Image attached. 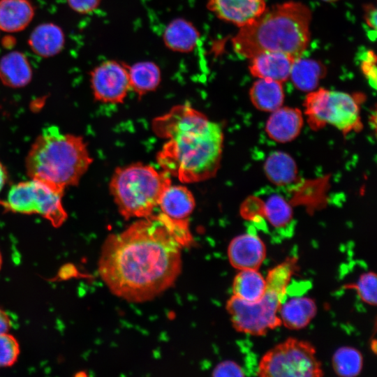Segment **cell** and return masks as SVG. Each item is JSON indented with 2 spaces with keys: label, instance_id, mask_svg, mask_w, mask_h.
<instances>
[{
  "label": "cell",
  "instance_id": "cell-10",
  "mask_svg": "<svg viewBox=\"0 0 377 377\" xmlns=\"http://www.w3.org/2000/svg\"><path fill=\"white\" fill-rule=\"evenodd\" d=\"M94 98L105 103H122L131 90L128 64L117 60L103 61L90 72Z\"/></svg>",
  "mask_w": 377,
  "mask_h": 377
},
{
  "label": "cell",
  "instance_id": "cell-13",
  "mask_svg": "<svg viewBox=\"0 0 377 377\" xmlns=\"http://www.w3.org/2000/svg\"><path fill=\"white\" fill-rule=\"evenodd\" d=\"M304 124L300 110L291 107H280L271 112L265 124L268 137L279 143H287L300 133Z\"/></svg>",
  "mask_w": 377,
  "mask_h": 377
},
{
  "label": "cell",
  "instance_id": "cell-17",
  "mask_svg": "<svg viewBox=\"0 0 377 377\" xmlns=\"http://www.w3.org/2000/svg\"><path fill=\"white\" fill-rule=\"evenodd\" d=\"M31 66L20 51H11L0 59V80L6 87L21 88L27 86L32 79Z\"/></svg>",
  "mask_w": 377,
  "mask_h": 377
},
{
  "label": "cell",
  "instance_id": "cell-33",
  "mask_svg": "<svg viewBox=\"0 0 377 377\" xmlns=\"http://www.w3.org/2000/svg\"><path fill=\"white\" fill-rule=\"evenodd\" d=\"M102 0H66L69 7L79 14H89L96 10Z\"/></svg>",
  "mask_w": 377,
  "mask_h": 377
},
{
  "label": "cell",
  "instance_id": "cell-20",
  "mask_svg": "<svg viewBox=\"0 0 377 377\" xmlns=\"http://www.w3.org/2000/svg\"><path fill=\"white\" fill-rule=\"evenodd\" d=\"M35 15L29 0H0V30L17 33L26 29Z\"/></svg>",
  "mask_w": 377,
  "mask_h": 377
},
{
  "label": "cell",
  "instance_id": "cell-21",
  "mask_svg": "<svg viewBox=\"0 0 377 377\" xmlns=\"http://www.w3.org/2000/svg\"><path fill=\"white\" fill-rule=\"evenodd\" d=\"M249 98L256 109L272 112L283 103L285 95L282 83L270 79L258 78L249 89Z\"/></svg>",
  "mask_w": 377,
  "mask_h": 377
},
{
  "label": "cell",
  "instance_id": "cell-2",
  "mask_svg": "<svg viewBox=\"0 0 377 377\" xmlns=\"http://www.w3.org/2000/svg\"><path fill=\"white\" fill-rule=\"evenodd\" d=\"M154 132L166 140L157 162L183 183L211 179L220 168L224 135L221 126L188 104L177 105L153 120Z\"/></svg>",
  "mask_w": 377,
  "mask_h": 377
},
{
  "label": "cell",
  "instance_id": "cell-6",
  "mask_svg": "<svg viewBox=\"0 0 377 377\" xmlns=\"http://www.w3.org/2000/svg\"><path fill=\"white\" fill-rule=\"evenodd\" d=\"M304 107L307 122L313 130L330 124L346 134L362 127L359 102L350 94L316 89L308 92Z\"/></svg>",
  "mask_w": 377,
  "mask_h": 377
},
{
  "label": "cell",
  "instance_id": "cell-34",
  "mask_svg": "<svg viewBox=\"0 0 377 377\" xmlns=\"http://www.w3.org/2000/svg\"><path fill=\"white\" fill-rule=\"evenodd\" d=\"M364 20L366 24L375 31L376 28V9L374 6H366L364 8Z\"/></svg>",
  "mask_w": 377,
  "mask_h": 377
},
{
  "label": "cell",
  "instance_id": "cell-26",
  "mask_svg": "<svg viewBox=\"0 0 377 377\" xmlns=\"http://www.w3.org/2000/svg\"><path fill=\"white\" fill-rule=\"evenodd\" d=\"M260 217L265 218L274 228L288 226L293 219V211L288 202L279 194H272L262 201Z\"/></svg>",
  "mask_w": 377,
  "mask_h": 377
},
{
  "label": "cell",
  "instance_id": "cell-30",
  "mask_svg": "<svg viewBox=\"0 0 377 377\" xmlns=\"http://www.w3.org/2000/svg\"><path fill=\"white\" fill-rule=\"evenodd\" d=\"M20 353L16 338L8 332L0 334V369L13 366Z\"/></svg>",
  "mask_w": 377,
  "mask_h": 377
},
{
  "label": "cell",
  "instance_id": "cell-4",
  "mask_svg": "<svg viewBox=\"0 0 377 377\" xmlns=\"http://www.w3.org/2000/svg\"><path fill=\"white\" fill-rule=\"evenodd\" d=\"M92 161L82 137L50 126L44 128L31 145L25 168L31 179L64 192L66 187L78 184Z\"/></svg>",
  "mask_w": 377,
  "mask_h": 377
},
{
  "label": "cell",
  "instance_id": "cell-19",
  "mask_svg": "<svg viewBox=\"0 0 377 377\" xmlns=\"http://www.w3.org/2000/svg\"><path fill=\"white\" fill-rule=\"evenodd\" d=\"M317 305L312 298L294 297L281 303L279 316L281 324L290 330L306 327L316 316Z\"/></svg>",
  "mask_w": 377,
  "mask_h": 377
},
{
  "label": "cell",
  "instance_id": "cell-18",
  "mask_svg": "<svg viewBox=\"0 0 377 377\" xmlns=\"http://www.w3.org/2000/svg\"><path fill=\"white\" fill-rule=\"evenodd\" d=\"M158 206L161 212L170 219L188 220L195 207V200L187 187L171 184L162 194Z\"/></svg>",
  "mask_w": 377,
  "mask_h": 377
},
{
  "label": "cell",
  "instance_id": "cell-31",
  "mask_svg": "<svg viewBox=\"0 0 377 377\" xmlns=\"http://www.w3.org/2000/svg\"><path fill=\"white\" fill-rule=\"evenodd\" d=\"M376 57L371 50L365 52L360 65L363 74L369 81V84L374 89L376 87Z\"/></svg>",
  "mask_w": 377,
  "mask_h": 377
},
{
  "label": "cell",
  "instance_id": "cell-15",
  "mask_svg": "<svg viewBox=\"0 0 377 377\" xmlns=\"http://www.w3.org/2000/svg\"><path fill=\"white\" fill-rule=\"evenodd\" d=\"M162 38L165 46L170 50L189 53L197 47L200 34L191 22L183 17H177L167 24Z\"/></svg>",
  "mask_w": 377,
  "mask_h": 377
},
{
  "label": "cell",
  "instance_id": "cell-36",
  "mask_svg": "<svg viewBox=\"0 0 377 377\" xmlns=\"http://www.w3.org/2000/svg\"><path fill=\"white\" fill-rule=\"evenodd\" d=\"M8 175L6 170L3 165L0 161V191L4 186L6 180H7Z\"/></svg>",
  "mask_w": 377,
  "mask_h": 377
},
{
  "label": "cell",
  "instance_id": "cell-8",
  "mask_svg": "<svg viewBox=\"0 0 377 377\" xmlns=\"http://www.w3.org/2000/svg\"><path fill=\"white\" fill-rule=\"evenodd\" d=\"M64 193L43 182L31 179L13 185L6 200L0 204L15 213L38 214L54 227H59L68 217L61 201Z\"/></svg>",
  "mask_w": 377,
  "mask_h": 377
},
{
  "label": "cell",
  "instance_id": "cell-37",
  "mask_svg": "<svg viewBox=\"0 0 377 377\" xmlns=\"http://www.w3.org/2000/svg\"><path fill=\"white\" fill-rule=\"evenodd\" d=\"M2 263H3V258H2L1 252L0 251V270H1V267H2Z\"/></svg>",
  "mask_w": 377,
  "mask_h": 377
},
{
  "label": "cell",
  "instance_id": "cell-7",
  "mask_svg": "<svg viewBox=\"0 0 377 377\" xmlns=\"http://www.w3.org/2000/svg\"><path fill=\"white\" fill-rule=\"evenodd\" d=\"M257 375L261 377H320L324 373L316 348L311 343L288 338L262 357Z\"/></svg>",
  "mask_w": 377,
  "mask_h": 377
},
{
  "label": "cell",
  "instance_id": "cell-29",
  "mask_svg": "<svg viewBox=\"0 0 377 377\" xmlns=\"http://www.w3.org/2000/svg\"><path fill=\"white\" fill-rule=\"evenodd\" d=\"M376 274L370 271L361 274L355 283L347 284L344 288L355 290L364 302L376 306Z\"/></svg>",
  "mask_w": 377,
  "mask_h": 377
},
{
  "label": "cell",
  "instance_id": "cell-28",
  "mask_svg": "<svg viewBox=\"0 0 377 377\" xmlns=\"http://www.w3.org/2000/svg\"><path fill=\"white\" fill-rule=\"evenodd\" d=\"M297 261L295 258H289L269 270L265 278L267 289L275 291L284 298L290 279L297 268Z\"/></svg>",
  "mask_w": 377,
  "mask_h": 377
},
{
  "label": "cell",
  "instance_id": "cell-3",
  "mask_svg": "<svg viewBox=\"0 0 377 377\" xmlns=\"http://www.w3.org/2000/svg\"><path fill=\"white\" fill-rule=\"evenodd\" d=\"M311 12L305 4L288 1L266 10L253 22L239 28L232 38L235 53L251 59L265 52L298 58L310 40Z\"/></svg>",
  "mask_w": 377,
  "mask_h": 377
},
{
  "label": "cell",
  "instance_id": "cell-38",
  "mask_svg": "<svg viewBox=\"0 0 377 377\" xmlns=\"http://www.w3.org/2000/svg\"><path fill=\"white\" fill-rule=\"evenodd\" d=\"M323 1H325V2H328V3H332V2H334V1H337L338 0H323Z\"/></svg>",
  "mask_w": 377,
  "mask_h": 377
},
{
  "label": "cell",
  "instance_id": "cell-16",
  "mask_svg": "<svg viewBox=\"0 0 377 377\" xmlns=\"http://www.w3.org/2000/svg\"><path fill=\"white\" fill-rule=\"evenodd\" d=\"M28 44L36 55L50 58L62 51L65 45V35L57 24L52 22L42 23L33 29Z\"/></svg>",
  "mask_w": 377,
  "mask_h": 377
},
{
  "label": "cell",
  "instance_id": "cell-25",
  "mask_svg": "<svg viewBox=\"0 0 377 377\" xmlns=\"http://www.w3.org/2000/svg\"><path fill=\"white\" fill-rule=\"evenodd\" d=\"M266 290L265 278L258 269L239 270L234 278L233 295L245 301H258L264 296Z\"/></svg>",
  "mask_w": 377,
  "mask_h": 377
},
{
  "label": "cell",
  "instance_id": "cell-5",
  "mask_svg": "<svg viewBox=\"0 0 377 377\" xmlns=\"http://www.w3.org/2000/svg\"><path fill=\"white\" fill-rule=\"evenodd\" d=\"M163 170L142 163L116 168L109 190L119 214L125 219H142L153 214L164 191L171 184Z\"/></svg>",
  "mask_w": 377,
  "mask_h": 377
},
{
  "label": "cell",
  "instance_id": "cell-32",
  "mask_svg": "<svg viewBox=\"0 0 377 377\" xmlns=\"http://www.w3.org/2000/svg\"><path fill=\"white\" fill-rule=\"evenodd\" d=\"M213 376H244V369L237 362L224 360L216 365L212 371Z\"/></svg>",
  "mask_w": 377,
  "mask_h": 377
},
{
  "label": "cell",
  "instance_id": "cell-9",
  "mask_svg": "<svg viewBox=\"0 0 377 377\" xmlns=\"http://www.w3.org/2000/svg\"><path fill=\"white\" fill-rule=\"evenodd\" d=\"M283 300L277 293L269 289H267L260 300L253 302L232 295L227 301L226 310L237 332L263 336L281 325L279 310Z\"/></svg>",
  "mask_w": 377,
  "mask_h": 377
},
{
  "label": "cell",
  "instance_id": "cell-27",
  "mask_svg": "<svg viewBox=\"0 0 377 377\" xmlns=\"http://www.w3.org/2000/svg\"><path fill=\"white\" fill-rule=\"evenodd\" d=\"M332 364L337 375L341 377H355L362 371L363 357L357 348L342 346L334 353Z\"/></svg>",
  "mask_w": 377,
  "mask_h": 377
},
{
  "label": "cell",
  "instance_id": "cell-1",
  "mask_svg": "<svg viewBox=\"0 0 377 377\" xmlns=\"http://www.w3.org/2000/svg\"><path fill=\"white\" fill-rule=\"evenodd\" d=\"M188 220L162 212L139 219L104 241L98 272L110 292L145 302L172 287L182 272V250L192 242Z\"/></svg>",
  "mask_w": 377,
  "mask_h": 377
},
{
  "label": "cell",
  "instance_id": "cell-22",
  "mask_svg": "<svg viewBox=\"0 0 377 377\" xmlns=\"http://www.w3.org/2000/svg\"><path fill=\"white\" fill-rule=\"evenodd\" d=\"M131 90L139 97L155 91L161 82V71L151 61H142L128 65Z\"/></svg>",
  "mask_w": 377,
  "mask_h": 377
},
{
  "label": "cell",
  "instance_id": "cell-24",
  "mask_svg": "<svg viewBox=\"0 0 377 377\" xmlns=\"http://www.w3.org/2000/svg\"><path fill=\"white\" fill-rule=\"evenodd\" d=\"M268 180L276 186H286L295 182L298 169L294 158L288 154L276 151L270 154L264 163Z\"/></svg>",
  "mask_w": 377,
  "mask_h": 377
},
{
  "label": "cell",
  "instance_id": "cell-23",
  "mask_svg": "<svg viewBox=\"0 0 377 377\" xmlns=\"http://www.w3.org/2000/svg\"><path fill=\"white\" fill-rule=\"evenodd\" d=\"M325 74L326 68L321 62L300 57L295 59L289 78L297 89L310 92L317 88Z\"/></svg>",
  "mask_w": 377,
  "mask_h": 377
},
{
  "label": "cell",
  "instance_id": "cell-11",
  "mask_svg": "<svg viewBox=\"0 0 377 377\" xmlns=\"http://www.w3.org/2000/svg\"><path fill=\"white\" fill-rule=\"evenodd\" d=\"M207 8L219 19L242 27L267 8L265 0H207Z\"/></svg>",
  "mask_w": 377,
  "mask_h": 377
},
{
  "label": "cell",
  "instance_id": "cell-12",
  "mask_svg": "<svg viewBox=\"0 0 377 377\" xmlns=\"http://www.w3.org/2000/svg\"><path fill=\"white\" fill-rule=\"evenodd\" d=\"M228 256L231 265L238 270L258 269L266 258V246L258 235L242 234L230 241Z\"/></svg>",
  "mask_w": 377,
  "mask_h": 377
},
{
  "label": "cell",
  "instance_id": "cell-35",
  "mask_svg": "<svg viewBox=\"0 0 377 377\" xmlns=\"http://www.w3.org/2000/svg\"><path fill=\"white\" fill-rule=\"evenodd\" d=\"M11 327V320L8 314L0 307V334L8 332Z\"/></svg>",
  "mask_w": 377,
  "mask_h": 377
},
{
  "label": "cell",
  "instance_id": "cell-14",
  "mask_svg": "<svg viewBox=\"0 0 377 377\" xmlns=\"http://www.w3.org/2000/svg\"><path fill=\"white\" fill-rule=\"evenodd\" d=\"M295 58L279 52H262L250 59L249 69L258 78L284 82L290 77Z\"/></svg>",
  "mask_w": 377,
  "mask_h": 377
}]
</instances>
